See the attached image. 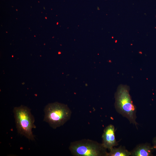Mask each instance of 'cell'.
<instances>
[{
  "instance_id": "5",
  "label": "cell",
  "mask_w": 156,
  "mask_h": 156,
  "mask_svg": "<svg viewBox=\"0 0 156 156\" xmlns=\"http://www.w3.org/2000/svg\"><path fill=\"white\" fill-rule=\"evenodd\" d=\"M115 132L114 126L110 124L105 128L102 135V145L105 148L109 150L118 145L116 139Z\"/></svg>"
},
{
  "instance_id": "4",
  "label": "cell",
  "mask_w": 156,
  "mask_h": 156,
  "mask_svg": "<svg viewBox=\"0 0 156 156\" xmlns=\"http://www.w3.org/2000/svg\"><path fill=\"white\" fill-rule=\"evenodd\" d=\"M69 149L75 156H107L108 153L102 143L88 139L71 142Z\"/></svg>"
},
{
  "instance_id": "1",
  "label": "cell",
  "mask_w": 156,
  "mask_h": 156,
  "mask_svg": "<svg viewBox=\"0 0 156 156\" xmlns=\"http://www.w3.org/2000/svg\"><path fill=\"white\" fill-rule=\"evenodd\" d=\"M129 88L125 85H119L115 94V107L116 111L127 118L130 123L136 127V108L129 94Z\"/></svg>"
},
{
  "instance_id": "7",
  "label": "cell",
  "mask_w": 156,
  "mask_h": 156,
  "mask_svg": "<svg viewBox=\"0 0 156 156\" xmlns=\"http://www.w3.org/2000/svg\"><path fill=\"white\" fill-rule=\"evenodd\" d=\"M107 153V156H129L131 153L124 146H120L118 148L113 147Z\"/></svg>"
},
{
  "instance_id": "8",
  "label": "cell",
  "mask_w": 156,
  "mask_h": 156,
  "mask_svg": "<svg viewBox=\"0 0 156 156\" xmlns=\"http://www.w3.org/2000/svg\"><path fill=\"white\" fill-rule=\"evenodd\" d=\"M152 142L153 144V147L154 149L156 150V137L153 139Z\"/></svg>"
},
{
  "instance_id": "2",
  "label": "cell",
  "mask_w": 156,
  "mask_h": 156,
  "mask_svg": "<svg viewBox=\"0 0 156 156\" xmlns=\"http://www.w3.org/2000/svg\"><path fill=\"white\" fill-rule=\"evenodd\" d=\"M44 121L53 129L63 125L69 120L72 112L66 104L55 102L47 104L44 109Z\"/></svg>"
},
{
  "instance_id": "6",
  "label": "cell",
  "mask_w": 156,
  "mask_h": 156,
  "mask_svg": "<svg viewBox=\"0 0 156 156\" xmlns=\"http://www.w3.org/2000/svg\"><path fill=\"white\" fill-rule=\"evenodd\" d=\"M154 149L151 144L148 143L140 144L137 145L130 151L131 156H151Z\"/></svg>"
},
{
  "instance_id": "9",
  "label": "cell",
  "mask_w": 156,
  "mask_h": 156,
  "mask_svg": "<svg viewBox=\"0 0 156 156\" xmlns=\"http://www.w3.org/2000/svg\"><path fill=\"white\" fill-rule=\"evenodd\" d=\"M112 38H113V37H112Z\"/></svg>"
},
{
  "instance_id": "10",
  "label": "cell",
  "mask_w": 156,
  "mask_h": 156,
  "mask_svg": "<svg viewBox=\"0 0 156 156\" xmlns=\"http://www.w3.org/2000/svg\"></svg>"
},
{
  "instance_id": "3",
  "label": "cell",
  "mask_w": 156,
  "mask_h": 156,
  "mask_svg": "<svg viewBox=\"0 0 156 156\" xmlns=\"http://www.w3.org/2000/svg\"><path fill=\"white\" fill-rule=\"evenodd\" d=\"M13 112L18 133L29 140H34L35 137L32 129L36 127L34 124V118L30 109L26 106L21 105L15 107Z\"/></svg>"
}]
</instances>
